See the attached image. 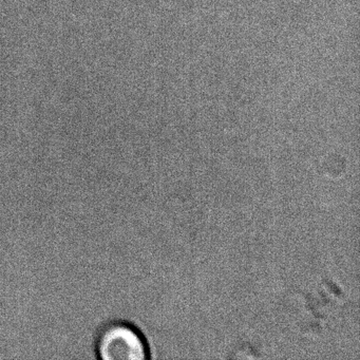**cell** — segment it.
<instances>
[{"mask_svg":"<svg viewBox=\"0 0 360 360\" xmlns=\"http://www.w3.org/2000/svg\"><path fill=\"white\" fill-rule=\"evenodd\" d=\"M96 357L102 360H145L149 347L144 335L134 324L123 320L107 322L94 341Z\"/></svg>","mask_w":360,"mask_h":360,"instance_id":"cell-1","label":"cell"}]
</instances>
